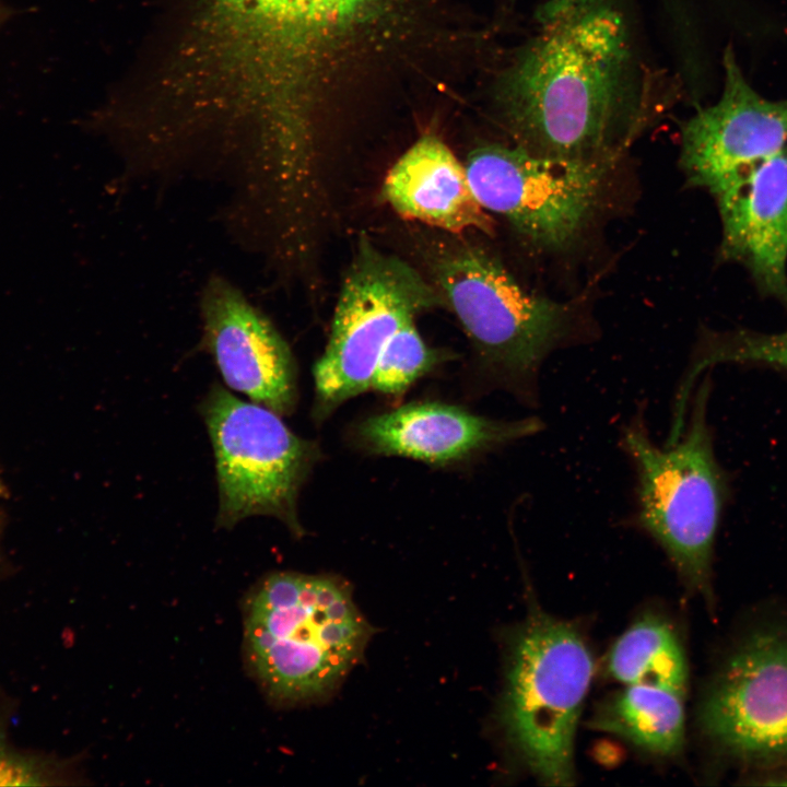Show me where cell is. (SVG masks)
Listing matches in <instances>:
<instances>
[{
	"label": "cell",
	"instance_id": "1",
	"mask_svg": "<svg viewBox=\"0 0 787 787\" xmlns=\"http://www.w3.org/2000/svg\"><path fill=\"white\" fill-rule=\"evenodd\" d=\"M684 91L647 51L634 0H543L493 98L528 152L616 164Z\"/></svg>",
	"mask_w": 787,
	"mask_h": 787
},
{
	"label": "cell",
	"instance_id": "2",
	"mask_svg": "<svg viewBox=\"0 0 787 787\" xmlns=\"http://www.w3.org/2000/svg\"><path fill=\"white\" fill-rule=\"evenodd\" d=\"M245 658L267 696L296 705L330 694L374 633L338 577L275 572L243 603Z\"/></svg>",
	"mask_w": 787,
	"mask_h": 787
},
{
	"label": "cell",
	"instance_id": "3",
	"mask_svg": "<svg viewBox=\"0 0 787 787\" xmlns=\"http://www.w3.org/2000/svg\"><path fill=\"white\" fill-rule=\"evenodd\" d=\"M708 389L704 379L674 442L657 445L636 416L622 431L621 446L635 472L633 522L661 547L691 588L709 597L727 483L707 421Z\"/></svg>",
	"mask_w": 787,
	"mask_h": 787
},
{
	"label": "cell",
	"instance_id": "4",
	"mask_svg": "<svg viewBox=\"0 0 787 787\" xmlns=\"http://www.w3.org/2000/svg\"><path fill=\"white\" fill-rule=\"evenodd\" d=\"M428 252L434 286L486 367L535 403L542 363L571 334V306L525 289L479 245L438 242Z\"/></svg>",
	"mask_w": 787,
	"mask_h": 787
},
{
	"label": "cell",
	"instance_id": "5",
	"mask_svg": "<svg viewBox=\"0 0 787 787\" xmlns=\"http://www.w3.org/2000/svg\"><path fill=\"white\" fill-rule=\"evenodd\" d=\"M594 659L569 623L533 611L510 646L501 720L517 755L542 783L574 784V740Z\"/></svg>",
	"mask_w": 787,
	"mask_h": 787
},
{
	"label": "cell",
	"instance_id": "6",
	"mask_svg": "<svg viewBox=\"0 0 787 787\" xmlns=\"http://www.w3.org/2000/svg\"><path fill=\"white\" fill-rule=\"evenodd\" d=\"M215 459L216 527L231 529L249 516H272L296 536L297 495L317 457L280 414L213 384L200 404Z\"/></svg>",
	"mask_w": 787,
	"mask_h": 787
},
{
	"label": "cell",
	"instance_id": "7",
	"mask_svg": "<svg viewBox=\"0 0 787 787\" xmlns=\"http://www.w3.org/2000/svg\"><path fill=\"white\" fill-rule=\"evenodd\" d=\"M442 305L434 284L411 265L362 239L341 286L326 350L314 367L316 414L324 418L369 389L390 337Z\"/></svg>",
	"mask_w": 787,
	"mask_h": 787
},
{
	"label": "cell",
	"instance_id": "8",
	"mask_svg": "<svg viewBox=\"0 0 787 787\" xmlns=\"http://www.w3.org/2000/svg\"><path fill=\"white\" fill-rule=\"evenodd\" d=\"M613 166L544 157L514 143L481 145L465 163L481 207L503 216L535 247L550 251L568 248L583 234Z\"/></svg>",
	"mask_w": 787,
	"mask_h": 787
},
{
	"label": "cell",
	"instance_id": "9",
	"mask_svg": "<svg viewBox=\"0 0 787 787\" xmlns=\"http://www.w3.org/2000/svg\"><path fill=\"white\" fill-rule=\"evenodd\" d=\"M698 720L709 742L737 762L787 760V620L743 633L710 681Z\"/></svg>",
	"mask_w": 787,
	"mask_h": 787
},
{
	"label": "cell",
	"instance_id": "10",
	"mask_svg": "<svg viewBox=\"0 0 787 787\" xmlns=\"http://www.w3.org/2000/svg\"><path fill=\"white\" fill-rule=\"evenodd\" d=\"M724 86L680 129V166L688 183L715 200L787 144V99L771 101L747 81L731 46L723 54Z\"/></svg>",
	"mask_w": 787,
	"mask_h": 787
},
{
	"label": "cell",
	"instance_id": "11",
	"mask_svg": "<svg viewBox=\"0 0 787 787\" xmlns=\"http://www.w3.org/2000/svg\"><path fill=\"white\" fill-rule=\"evenodd\" d=\"M201 346L224 383L280 415L296 403L295 363L281 333L232 281L214 273L200 296Z\"/></svg>",
	"mask_w": 787,
	"mask_h": 787
},
{
	"label": "cell",
	"instance_id": "12",
	"mask_svg": "<svg viewBox=\"0 0 787 787\" xmlns=\"http://www.w3.org/2000/svg\"><path fill=\"white\" fill-rule=\"evenodd\" d=\"M715 201L721 258L742 265L764 295L787 305V144Z\"/></svg>",
	"mask_w": 787,
	"mask_h": 787
},
{
	"label": "cell",
	"instance_id": "13",
	"mask_svg": "<svg viewBox=\"0 0 787 787\" xmlns=\"http://www.w3.org/2000/svg\"><path fill=\"white\" fill-rule=\"evenodd\" d=\"M254 8L272 57L310 73H332L386 21L396 0H233Z\"/></svg>",
	"mask_w": 787,
	"mask_h": 787
},
{
	"label": "cell",
	"instance_id": "14",
	"mask_svg": "<svg viewBox=\"0 0 787 787\" xmlns=\"http://www.w3.org/2000/svg\"><path fill=\"white\" fill-rule=\"evenodd\" d=\"M542 428V421L536 416L498 421L456 406L425 402L367 419L360 436L379 454L444 463L533 436Z\"/></svg>",
	"mask_w": 787,
	"mask_h": 787
},
{
	"label": "cell",
	"instance_id": "15",
	"mask_svg": "<svg viewBox=\"0 0 787 787\" xmlns=\"http://www.w3.org/2000/svg\"><path fill=\"white\" fill-rule=\"evenodd\" d=\"M383 197L401 216L453 234H490L493 221L478 202L462 165L433 134L422 136L392 165Z\"/></svg>",
	"mask_w": 787,
	"mask_h": 787
},
{
	"label": "cell",
	"instance_id": "16",
	"mask_svg": "<svg viewBox=\"0 0 787 787\" xmlns=\"http://www.w3.org/2000/svg\"><path fill=\"white\" fill-rule=\"evenodd\" d=\"M683 700L684 696L668 689L627 684L601 703L591 726L646 752L673 756L684 744Z\"/></svg>",
	"mask_w": 787,
	"mask_h": 787
},
{
	"label": "cell",
	"instance_id": "17",
	"mask_svg": "<svg viewBox=\"0 0 787 787\" xmlns=\"http://www.w3.org/2000/svg\"><path fill=\"white\" fill-rule=\"evenodd\" d=\"M608 670L615 680L671 690L682 696L688 685V665L681 643L659 616L646 614L613 644Z\"/></svg>",
	"mask_w": 787,
	"mask_h": 787
},
{
	"label": "cell",
	"instance_id": "18",
	"mask_svg": "<svg viewBox=\"0 0 787 787\" xmlns=\"http://www.w3.org/2000/svg\"><path fill=\"white\" fill-rule=\"evenodd\" d=\"M678 388L674 407L684 412L692 389L705 369L723 363L759 364L787 369V330L776 333L739 329L703 334Z\"/></svg>",
	"mask_w": 787,
	"mask_h": 787
},
{
	"label": "cell",
	"instance_id": "19",
	"mask_svg": "<svg viewBox=\"0 0 787 787\" xmlns=\"http://www.w3.org/2000/svg\"><path fill=\"white\" fill-rule=\"evenodd\" d=\"M444 355L426 345L414 320L402 325L388 340L375 366L371 389L401 395L416 378L427 373Z\"/></svg>",
	"mask_w": 787,
	"mask_h": 787
},
{
	"label": "cell",
	"instance_id": "20",
	"mask_svg": "<svg viewBox=\"0 0 787 787\" xmlns=\"http://www.w3.org/2000/svg\"><path fill=\"white\" fill-rule=\"evenodd\" d=\"M37 785H43L38 771L0 743V787Z\"/></svg>",
	"mask_w": 787,
	"mask_h": 787
},
{
	"label": "cell",
	"instance_id": "21",
	"mask_svg": "<svg viewBox=\"0 0 787 787\" xmlns=\"http://www.w3.org/2000/svg\"><path fill=\"white\" fill-rule=\"evenodd\" d=\"M760 768L762 771L760 770L755 776V778H762L760 784H787V760Z\"/></svg>",
	"mask_w": 787,
	"mask_h": 787
},
{
	"label": "cell",
	"instance_id": "22",
	"mask_svg": "<svg viewBox=\"0 0 787 787\" xmlns=\"http://www.w3.org/2000/svg\"><path fill=\"white\" fill-rule=\"evenodd\" d=\"M7 16H8V11L3 7V4L0 2V24L5 20Z\"/></svg>",
	"mask_w": 787,
	"mask_h": 787
}]
</instances>
